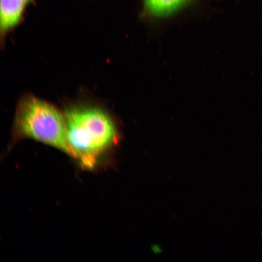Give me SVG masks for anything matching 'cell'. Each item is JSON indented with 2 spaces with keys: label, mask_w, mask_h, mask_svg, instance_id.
<instances>
[{
  "label": "cell",
  "mask_w": 262,
  "mask_h": 262,
  "mask_svg": "<svg viewBox=\"0 0 262 262\" xmlns=\"http://www.w3.org/2000/svg\"><path fill=\"white\" fill-rule=\"evenodd\" d=\"M192 0H144L149 14L157 16H166L175 12Z\"/></svg>",
  "instance_id": "cell-4"
},
{
  "label": "cell",
  "mask_w": 262,
  "mask_h": 262,
  "mask_svg": "<svg viewBox=\"0 0 262 262\" xmlns=\"http://www.w3.org/2000/svg\"><path fill=\"white\" fill-rule=\"evenodd\" d=\"M15 140L31 138L71 156L64 114L32 95L21 98L16 108L13 125Z\"/></svg>",
  "instance_id": "cell-2"
},
{
  "label": "cell",
  "mask_w": 262,
  "mask_h": 262,
  "mask_svg": "<svg viewBox=\"0 0 262 262\" xmlns=\"http://www.w3.org/2000/svg\"><path fill=\"white\" fill-rule=\"evenodd\" d=\"M72 157L92 168L99 155L114 142L115 129L108 115L88 104H74L64 113Z\"/></svg>",
  "instance_id": "cell-1"
},
{
  "label": "cell",
  "mask_w": 262,
  "mask_h": 262,
  "mask_svg": "<svg viewBox=\"0 0 262 262\" xmlns=\"http://www.w3.org/2000/svg\"><path fill=\"white\" fill-rule=\"evenodd\" d=\"M33 0H0V29L5 35L20 22L27 6Z\"/></svg>",
  "instance_id": "cell-3"
}]
</instances>
